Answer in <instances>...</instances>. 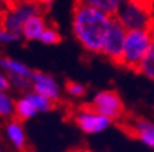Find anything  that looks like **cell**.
Here are the masks:
<instances>
[{
	"label": "cell",
	"instance_id": "6da1fadb",
	"mask_svg": "<svg viewBox=\"0 0 154 152\" xmlns=\"http://www.w3.org/2000/svg\"><path fill=\"white\" fill-rule=\"evenodd\" d=\"M112 18V15L100 10L74 3L72 11V32L87 52H102Z\"/></svg>",
	"mask_w": 154,
	"mask_h": 152
},
{
	"label": "cell",
	"instance_id": "7a4b0ae2",
	"mask_svg": "<svg viewBox=\"0 0 154 152\" xmlns=\"http://www.w3.org/2000/svg\"><path fill=\"white\" fill-rule=\"evenodd\" d=\"M154 37V30H129L127 32L124 51L120 66L138 73L142 60L147 54Z\"/></svg>",
	"mask_w": 154,
	"mask_h": 152
},
{
	"label": "cell",
	"instance_id": "3957f363",
	"mask_svg": "<svg viewBox=\"0 0 154 152\" xmlns=\"http://www.w3.org/2000/svg\"><path fill=\"white\" fill-rule=\"evenodd\" d=\"M116 18L120 21L127 32L129 30H154L153 4L138 3L125 0Z\"/></svg>",
	"mask_w": 154,
	"mask_h": 152
},
{
	"label": "cell",
	"instance_id": "277c9868",
	"mask_svg": "<svg viewBox=\"0 0 154 152\" xmlns=\"http://www.w3.org/2000/svg\"><path fill=\"white\" fill-rule=\"evenodd\" d=\"M43 7L44 4L42 1L10 4L8 8L4 11V14L0 18V26H3L7 30H11L14 33L22 34V28L25 22L32 16L43 14V10H44Z\"/></svg>",
	"mask_w": 154,
	"mask_h": 152
},
{
	"label": "cell",
	"instance_id": "5b68a950",
	"mask_svg": "<svg viewBox=\"0 0 154 152\" xmlns=\"http://www.w3.org/2000/svg\"><path fill=\"white\" fill-rule=\"evenodd\" d=\"M88 106L112 121L120 119L125 111L124 101L120 93L114 89H100L95 92Z\"/></svg>",
	"mask_w": 154,
	"mask_h": 152
},
{
	"label": "cell",
	"instance_id": "8992f818",
	"mask_svg": "<svg viewBox=\"0 0 154 152\" xmlns=\"http://www.w3.org/2000/svg\"><path fill=\"white\" fill-rule=\"evenodd\" d=\"M125 37H127L125 28L120 23L119 19L116 18V16H113L100 54L105 58L110 59L113 63L120 64V60H121V56H122V51H124Z\"/></svg>",
	"mask_w": 154,
	"mask_h": 152
},
{
	"label": "cell",
	"instance_id": "52a82bcc",
	"mask_svg": "<svg viewBox=\"0 0 154 152\" xmlns=\"http://www.w3.org/2000/svg\"><path fill=\"white\" fill-rule=\"evenodd\" d=\"M73 121L81 132L88 134L102 133L106 129H109L113 122L110 118L96 112L90 106H83L79 108L73 115Z\"/></svg>",
	"mask_w": 154,
	"mask_h": 152
},
{
	"label": "cell",
	"instance_id": "ba28073f",
	"mask_svg": "<svg viewBox=\"0 0 154 152\" xmlns=\"http://www.w3.org/2000/svg\"><path fill=\"white\" fill-rule=\"evenodd\" d=\"M30 79H32V89L35 92L42 93L52 101L61 99V85L52 74L42 70H33Z\"/></svg>",
	"mask_w": 154,
	"mask_h": 152
},
{
	"label": "cell",
	"instance_id": "9c48e42d",
	"mask_svg": "<svg viewBox=\"0 0 154 152\" xmlns=\"http://www.w3.org/2000/svg\"><path fill=\"white\" fill-rule=\"evenodd\" d=\"M129 129L139 141H142L149 148L154 149V122L144 118H138L136 121H134Z\"/></svg>",
	"mask_w": 154,
	"mask_h": 152
},
{
	"label": "cell",
	"instance_id": "30bf717a",
	"mask_svg": "<svg viewBox=\"0 0 154 152\" xmlns=\"http://www.w3.org/2000/svg\"><path fill=\"white\" fill-rule=\"evenodd\" d=\"M47 22L43 14L32 16L30 19H28L22 28V37L28 41H36L40 40V37L43 36L44 30L47 29Z\"/></svg>",
	"mask_w": 154,
	"mask_h": 152
},
{
	"label": "cell",
	"instance_id": "8fae6325",
	"mask_svg": "<svg viewBox=\"0 0 154 152\" xmlns=\"http://www.w3.org/2000/svg\"><path fill=\"white\" fill-rule=\"evenodd\" d=\"M0 69L7 76L15 74V76L30 77L33 73V69H30L26 63L15 59V58L8 56V55H0Z\"/></svg>",
	"mask_w": 154,
	"mask_h": 152
},
{
	"label": "cell",
	"instance_id": "7c38bea8",
	"mask_svg": "<svg viewBox=\"0 0 154 152\" xmlns=\"http://www.w3.org/2000/svg\"><path fill=\"white\" fill-rule=\"evenodd\" d=\"M6 136L17 149H23L26 145V134L21 121L10 119L6 124Z\"/></svg>",
	"mask_w": 154,
	"mask_h": 152
},
{
	"label": "cell",
	"instance_id": "4fadbf2b",
	"mask_svg": "<svg viewBox=\"0 0 154 152\" xmlns=\"http://www.w3.org/2000/svg\"><path fill=\"white\" fill-rule=\"evenodd\" d=\"M124 1L125 0H76L77 4H83V6L100 10V11L109 14L112 16H114L119 13V10L121 8Z\"/></svg>",
	"mask_w": 154,
	"mask_h": 152
},
{
	"label": "cell",
	"instance_id": "5bb4252c",
	"mask_svg": "<svg viewBox=\"0 0 154 152\" xmlns=\"http://www.w3.org/2000/svg\"><path fill=\"white\" fill-rule=\"evenodd\" d=\"M23 96L32 103V106L36 108L37 112H45V111H51L52 108H55V101H52L51 99L43 96L42 93L35 92L33 89L25 92Z\"/></svg>",
	"mask_w": 154,
	"mask_h": 152
},
{
	"label": "cell",
	"instance_id": "9a60e30c",
	"mask_svg": "<svg viewBox=\"0 0 154 152\" xmlns=\"http://www.w3.org/2000/svg\"><path fill=\"white\" fill-rule=\"evenodd\" d=\"M37 114L36 108L32 106V103L25 97V96H21V97L15 99V111H14V117L18 121H25L29 118L35 117Z\"/></svg>",
	"mask_w": 154,
	"mask_h": 152
},
{
	"label": "cell",
	"instance_id": "2e32d148",
	"mask_svg": "<svg viewBox=\"0 0 154 152\" xmlns=\"http://www.w3.org/2000/svg\"><path fill=\"white\" fill-rule=\"evenodd\" d=\"M138 73L154 82V37H153V41L150 44L147 54H146L144 59L142 60L140 66H139Z\"/></svg>",
	"mask_w": 154,
	"mask_h": 152
},
{
	"label": "cell",
	"instance_id": "e0dca14e",
	"mask_svg": "<svg viewBox=\"0 0 154 152\" xmlns=\"http://www.w3.org/2000/svg\"><path fill=\"white\" fill-rule=\"evenodd\" d=\"M14 111H15V100L7 93V91H0V117H14Z\"/></svg>",
	"mask_w": 154,
	"mask_h": 152
},
{
	"label": "cell",
	"instance_id": "ac0fdd59",
	"mask_svg": "<svg viewBox=\"0 0 154 152\" xmlns=\"http://www.w3.org/2000/svg\"><path fill=\"white\" fill-rule=\"evenodd\" d=\"M10 79V85L11 88L21 91V92H28L32 89V79L30 77H25V76H15V74H10L8 76Z\"/></svg>",
	"mask_w": 154,
	"mask_h": 152
},
{
	"label": "cell",
	"instance_id": "d6986e66",
	"mask_svg": "<svg viewBox=\"0 0 154 152\" xmlns=\"http://www.w3.org/2000/svg\"><path fill=\"white\" fill-rule=\"evenodd\" d=\"M61 40H62V36L59 33V30L55 26L48 25L38 41L43 43V44H47V45H52V44H58Z\"/></svg>",
	"mask_w": 154,
	"mask_h": 152
},
{
	"label": "cell",
	"instance_id": "ffe728a7",
	"mask_svg": "<svg viewBox=\"0 0 154 152\" xmlns=\"http://www.w3.org/2000/svg\"><path fill=\"white\" fill-rule=\"evenodd\" d=\"M65 89H66V92L69 95L74 96V97H81L87 93V86L83 82L73 81V79H67L65 82Z\"/></svg>",
	"mask_w": 154,
	"mask_h": 152
},
{
	"label": "cell",
	"instance_id": "44dd1931",
	"mask_svg": "<svg viewBox=\"0 0 154 152\" xmlns=\"http://www.w3.org/2000/svg\"><path fill=\"white\" fill-rule=\"evenodd\" d=\"M22 37V34L19 33H14L11 30H7L6 28L0 26V43L3 44H10V43H15V41H19Z\"/></svg>",
	"mask_w": 154,
	"mask_h": 152
},
{
	"label": "cell",
	"instance_id": "7402d4cb",
	"mask_svg": "<svg viewBox=\"0 0 154 152\" xmlns=\"http://www.w3.org/2000/svg\"><path fill=\"white\" fill-rule=\"evenodd\" d=\"M10 88H11V85H10L8 76L0 70V91H8Z\"/></svg>",
	"mask_w": 154,
	"mask_h": 152
},
{
	"label": "cell",
	"instance_id": "603a6c76",
	"mask_svg": "<svg viewBox=\"0 0 154 152\" xmlns=\"http://www.w3.org/2000/svg\"><path fill=\"white\" fill-rule=\"evenodd\" d=\"M8 6L10 4L7 0H0V18H2V15L4 14V11L8 8Z\"/></svg>",
	"mask_w": 154,
	"mask_h": 152
},
{
	"label": "cell",
	"instance_id": "cb8c5ba5",
	"mask_svg": "<svg viewBox=\"0 0 154 152\" xmlns=\"http://www.w3.org/2000/svg\"><path fill=\"white\" fill-rule=\"evenodd\" d=\"M8 4H18V3H37L42 0H7Z\"/></svg>",
	"mask_w": 154,
	"mask_h": 152
},
{
	"label": "cell",
	"instance_id": "d4e9b609",
	"mask_svg": "<svg viewBox=\"0 0 154 152\" xmlns=\"http://www.w3.org/2000/svg\"><path fill=\"white\" fill-rule=\"evenodd\" d=\"M129 1H138V3H146V4H153V0H129Z\"/></svg>",
	"mask_w": 154,
	"mask_h": 152
},
{
	"label": "cell",
	"instance_id": "484cf974",
	"mask_svg": "<svg viewBox=\"0 0 154 152\" xmlns=\"http://www.w3.org/2000/svg\"><path fill=\"white\" fill-rule=\"evenodd\" d=\"M42 3L44 4V6H45V4H47V6H50V4L52 3V0H42Z\"/></svg>",
	"mask_w": 154,
	"mask_h": 152
},
{
	"label": "cell",
	"instance_id": "4316f807",
	"mask_svg": "<svg viewBox=\"0 0 154 152\" xmlns=\"http://www.w3.org/2000/svg\"><path fill=\"white\" fill-rule=\"evenodd\" d=\"M0 152H2V144H0Z\"/></svg>",
	"mask_w": 154,
	"mask_h": 152
}]
</instances>
